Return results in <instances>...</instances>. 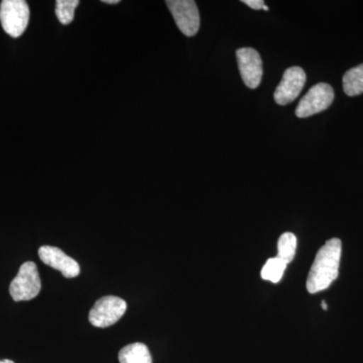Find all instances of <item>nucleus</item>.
<instances>
[{
    "mask_svg": "<svg viewBox=\"0 0 363 363\" xmlns=\"http://www.w3.org/2000/svg\"><path fill=\"white\" fill-rule=\"evenodd\" d=\"M343 90L348 96H357L363 93V64L344 74Z\"/></svg>",
    "mask_w": 363,
    "mask_h": 363,
    "instance_id": "obj_11",
    "label": "nucleus"
},
{
    "mask_svg": "<svg viewBox=\"0 0 363 363\" xmlns=\"http://www.w3.org/2000/svg\"><path fill=\"white\" fill-rule=\"evenodd\" d=\"M341 253L342 242L339 238H332L320 248L308 276L306 284L308 292H322L338 278Z\"/></svg>",
    "mask_w": 363,
    "mask_h": 363,
    "instance_id": "obj_1",
    "label": "nucleus"
},
{
    "mask_svg": "<svg viewBox=\"0 0 363 363\" xmlns=\"http://www.w3.org/2000/svg\"><path fill=\"white\" fill-rule=\"evenodd\" d=\"M321 306H322V308H323L324 310H327V304H326V302H325V301H323V302L321 303Z\"/></svg>",
    "mask_w": 363,
    "mask_h": 363,
    "instance_id": "obj_17",
    "label": "nucleus"
},
{
    "mask_svg": "<svg viewBox=\"0 0 363 363\" xmlns=\"http://www.w3.org/2000/svg\"><path fill=\"white\" fill-rule=\"evenodd\" d=\"M242 2L255 11H260L264 6V0H243Z\"/></svg>",
    "mask_w": 363,
    "mask_h": 363,
    "instance_id": "obj_15",
    "label": "nucleus"
},
{
    "mask_svg": "<svg viewBox=\"0 0 363 363\" xmlns=\"http://www.w3.org/2000/svg\"><path fill=\"white\" fill-rule=\"evenodd\" d=\"M334 100V90L327 83H319L313 86L307 94L301 99L296 116L298 118H306L326 111Z\"/></svg>",
    "mask_w": 363,
    "mask_h": 363,
    "instance_id": "obj_6",
    "label": "nucleus"
},
{
    "mask_svg": "<svg viewBox=\"0 0 363 363\" xmlns=\"http://www.w3.org/2000/svg\"><path fill=\"white\" fill-rule=\"evenodd\" d=\"M121 363H152L149 348L143 343H133L119 351Z\"/></svg>",
    "mask_w": 363,
    "mask_h": 363,
    "instance_id": "obj_10",
    "label": "nucleus"
},
{
    "mask_svg": "<svg viewBox=\"0 0 363 363\" xmlns=\"http://www.w3.org/2000/svg\"><path fill=\"white\" fill-rule=\"evenodd\" d=\"M307 80L305 71L300 67H291L284 73L283 79L274 93V101L286 105L297 99Z\"/></svg>",
    "mask_w": 363,
    "mask_h": 363,
    "instance_id": "obj_7",
    "label": "nucleus"
},
{
    "mask_svg": "<svg viewBox=\"0 0 363 363\" xmlns=\"http://www.w3.org/2000/svg\"><path fill=\"white\" fill-rule=\"evenodd\" d=\"M102 2H104V4H119V0H102Z\"/></svg>",
    "mask_w": 363,
    "mask_h": 363,
    "instance_id": "obj_16",
    "label": "nucleus"
},
{
    "mask_svg": "<svg viewBox=\"0 0 363 363\" xmlns=\"http://www.w3.org/2000/svg\"><path fill=\"white\" fill-rule=\"evenodd\" d=\"M179 30L186 37H194L200 28V14L197 4L193 0H167Z\"/></svg>",
    "mask_w": 363,
    "mask_h": 363,
    "instance_id": "obj_5",
    "label": "nucleus"
},
{
    "mask_svg": "<svg viewBox=\"0 0 363 363\" xmlns=\"http://www.w3.org/2000/svg\"><path fill=\"white\" fill-rule=\"evenodd\" d=\"M79 4L78 0H57L56 16L62 25H69L73 21Z\"/></svg>",
    "mask_w": 363,
    "mask_h": 363,
    "instance_id": "obj_14",
    "label": "nucleus"
},
{
    "mask_svg": "<svg viewBox=\"0 0 363 363\" xmlns=\"http://www.w3.org/2000/svg\"><path fill=\"white\" fill-rule=\"evenodd\" d=\"M262 9H264V11H269V7H267V6H266V4H264V7H262Z\"/></svg>",
    "mask_w": 363,
    "mask_h": 363,
    "instance_id": "obj_19",
    "label": "nucleus"
},
{
    "mask_svg": "<svg viewBox=\"0 0 363 363\" xmlns=\"http://www.w3.org/2000/svg\"><path fill=\"white\" fill-rule=\"evenodd\" d=\"M297 250V238L291 233H284L281 235L278 242V257L286 264H290L294 259Z\"/></svg>",
    "mask_w": 363,
    "mask_h": 363,
    "instance_id": "obj_12",
    "label": "nucleus"
},
{
    "mask_svg": "<svg viewBox=\"0 0 363 363\" xmlns=\"http://www.w3.org/2000/svg\"><path fill=\"white\" fill-rule=\"evenodd\" d=\"M0 363H14V362H11V360L4 359V360H0Z\"/></svg>",
    "mask_w": 363,
    "mask_h": 363,
    "instance_id": "obj_18",
    "label": "nucleus"
},
{
    "mask_svg": "<svg viewBox=\"0 0 363 363\" xmlns=\"http://www.w3.org/2000/svg\"><path fill=\"white\" fill-rule=\"evenodd\" d=\"M39 257L45 264L61 272L67 279L76 278L80 274L78 262L58 247L44 245L39 250Z\"/></svg>",
    "mask_w": 363,
    "mask_h": 363,
    "instance_id": "obj_9",
    "label": "nucleus"
},
{
    "mask_svg": "<svg viewBox=\"0 0 363 363\" xmlns=\"http://www.w3.org/2000/svg\"><path fill=\"white\" fill-rule=\"evenodd\" d=\"M286 264L284 260L279 259L278 257L269 259L264 264L262 271V278L266 281H272V283H279L283 278L284 272L286 267Z\"/></svg>",
    "mask_w": 363,
    "mask_h": 363,
    "instance_id": "obj_13",
    "label": "nucleus"
},
{
    "mask_svg": "<svg viewBox=\"0 0 363 363\" xmlns=\"http://www.w3.org/2000/svg\"><path fill=\"white\" fill-rule=\"evenodd\" d=\"M236 58L245 84L250 89L259 87L264 72L259 52L252 48H241L236 51Z\"/></svg>",
    "mask_w": 363,
    "mask_h": 363,
    "instance_id": "obj_8",
    "label": "nucleus"
},
{
    "mask_svg": "<svg viewBox=\"0 0 363 363\" xmlns=\"http://www.w3.org/2000/svg\"><path fill=\"white\" fill-rule=\"evenodd\" d=\"M42 289L39 271L35 262H26L9 286V293L16 302L33 300Z\"/></svg>",
    "mask_w": 363,
    "mask_h": 363,
    "instance_id": "obj_3",
    "label": "nucleus"
},
{
    "mask_svg": "<svg viewBox=\"0 0 363 363\" xmlns=\"http://www.w3.org/2000/svg\"><path fill=\"white\" fill-rule=\"evenodd\" d=\"M126 303L116 296L99 298L89 313V321L98 328H106L116 324L126 311Z\"/></svg>",
    "mask_w": 363,
    "mask_h": 363,
    "instance_id": "obj_4",
    "label": "nucleus"
},
{
    "mask_svg": "<svg viewBox=\"0 0 363 363\" xmlns=\"http://www.w3.org/2000/svg\"><path fill=\"white\" fill-rule=\"evenodd\" d=\"M30 21V7L25 0H4L0 4V23L7 35L18 38Z\"/></svg>",
    "mask_w": 363,
    "mask_h": 363,
    "instance_id": "obj_2",
    "label": "nucleus"
}]
</instances>
